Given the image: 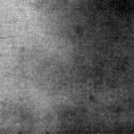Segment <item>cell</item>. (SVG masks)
I'll list each match as a JSON object with an SVG mask.
<instances>
[{"label": "cell", "mask_w": 134, "mask_h": 134, "mask_svg": "<svg viewBox=\"0 0 134 134\" xmlns=\"http://www.w3.org/2000/svg\"><path fill=\"white\" fill-rule=\"evenodd\" d=\"M11 37H12V36L8 33L0 31V38H7Z\"/></svg>", "instance_id": "1"}]
</instances>
